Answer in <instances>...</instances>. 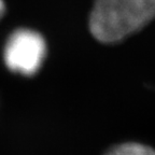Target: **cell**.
Masks as SVG:
<instances>
[{"label":"cell","mask_w":155,"mask_h":155,"mask_svg":"<svg viewBox=\"0 0 155 155\" xmlns=\"http://www.w3.org/2000/svg\"><path fill=\"white\" fill-rule=\"evenodd\" d=\"M46 44L43 37L31 29H17L5 42L3 61L9 70L31 77L36 74L44 61Z\"/></svg>","instance_id":"cell-2"},{"label":"cell","mask_w":155,"mask_h":155,"mask_svg":"<svg viewBox=\"0 0 155 155\" xmlns=\"http://www.w3.org/2000/svg\"><path fill=\"white\" fill-rule=\"evenodd\" d=\"M5 11V2H3V0H0V18L2 17L3 13Z\"/></svg>","instance_id":"cell-4"},{"label":"cell","mask_w":155,"mask_h":155,"mask_svg":"<svg viewBox=\"0 0 155 155\" xmlns=\"http://www.w3.org/2000/svg\"><path fill=\"white\" fill-rule=\"evenodd\" d=\"M155 18V0H95L90 30L100 42L115 43Z\"/></svg>","instance_id":"cell-1"},{"label":"cell","mask_w":155,"mask_h":155,"mask_svg":"<svg viewBox=\"0 0 155 155\" xmlns=\"http://www.w3.org/2000/svg\"><path fill=\"white\" fill-rule=\"evenodd\" d=\"M104 155H155V150L139 142H124L110 148Z\"/></svg>","instance_id":"cell-3"}]
</instances>
